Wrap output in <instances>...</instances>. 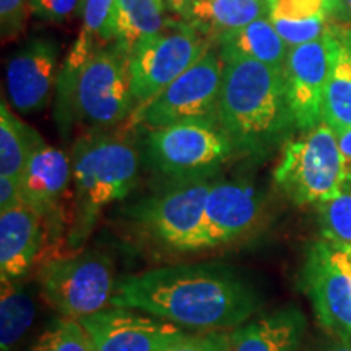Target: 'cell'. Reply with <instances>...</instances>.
I'll list each match as a JSON object with an SVG mask.
<instances>
[{
    "label": "cell",
    "instance_id": "f35d334b",
    "mask_svg": "<svg viewBox=\"0 0 351 351\" xmlns=\"http://www.w3.org/2000/svg\"><path fill=\"white\" fill-rule=\"evenodd\" d=\"M262 3H265L267 7H270V8H274V5H275V0H261Z\"/></svg>",
    "mask_w": 351,
    "mask_h": 351
},
{
    "label": "cell",
    "instance_id": "2e32d148",
    "mask_svg": "<svg viewBox=\"0 0 351 351\" xmlns=\"http://www.w3.org/2000/svg\"><path fill=\"white\" fill-rule=\"evenodd\" d=\"M72 174V160L59 148L43 143L33 152L21 174L20 186L25 205L43 219L57 212L59 200L67 191Z\"/></svg>",
    "mask_w": 351,
    "mask_h": 351
},
{
    "label": "cell",
    "instance_id": "8992f818",
    "mask_svg": "<svg viewBox=\"0 0 351 351\" xmlns=\"http://www.w3.org/2000/svg\"><path fill=\"white\" fill-rule=\"evenodd\" d=\"M147 160L174 184L208 181L232 155L231 140L218 119H197L148 130Z\"/></svg>",
    "mask_w": 351,
    "mask_h": 351
},
{
    "label": "cell",
    "instance_id": "f546056e",
    "mask_svg": "<svg viewBox=\"0 0 351 351\" xmlns=\"http://www.w3.org/2000/svg\"><path fill=\"white\" fill-rule=\"evenodd\" d=\"M29 13V0H0V34L3 41L23 33Z\"/></svg>",
    "mask_w": 351,
    "mask_h": 351
},
{
    "label": "cell",
    "instance_id": "836d02e7",
    "mask_svg": "<svg viewBox=\"0 0 351 351\" xmlns=\"http://www.w3.org/2000/svg\"><path fill=\"white\" fill-rule=\"evenodd\" d=\"M328 21L351 28V0H337L328 12Z\"/></svg>",
    "mask_w": 351,
    "mask_h": 351
},
{
    "label": "cell",
    "instance_id": "60d3db41",
    "mask_svg": "<svg viewBox=\"0 0 351 351\" xmlns=\"http://www.w3.org/2000/svg\"><path fill=\"white\" fill-rule=\"evenodd\" d=\"M348 256H350V265H351V252H348Z\"/></svg>",
    "mask_w": 351,
    "mask_h": 351
},
{
    "label": "cell",
    "instance_id": "e0dca14e",
    "mask_svg": "<svg viewBox=\"0 0 351 351\" xmlns=\"http://www.w3.org/2000/svg\"><path fill=\"white\" fill-rule=\"evenodd\" d=\"M43 217L28 205L0 213V276L16 282L43 249Z\"/></svg>",
    "mask_w": 351,
    "mask_h": 351
},
{
    "label": "cell",
    "instance_id": "83f0119b",
    "mask_svg": "<svg viewBox=\"0 0 351 351\" xmlns=\"http://www.w3.org/2000/svg\"><path fill=\"white\" fill-rule=\"evenodd\" d=\"M271 19V16H270ZM275 29L278 32L283 41L288 44V47H298L302 44L317 41L327 33L330 21L328 16H314L307 20H283V19H271Z\"/></svg>",
    "mask_w": 351,
    "mask_h": 351
},
{
    "label": "cell",
    "instance_id": "ffe728a7",
    "mask_svg": "<svg viewBox=\"0 0 351 351\" xmlns=\"http://www.w3.org/2000/svg\"><path fill=\"white\" fill-rule=\"evenodd\" d=\"M168 23L163 0H116L103 44H116L130 54L142 39L160 33Z\"/></svg>",
    "mask_w": 351,
    "mask_h": 351
},
{
    "label": "cell",
    "instance_id": "277c9868",
    "mask_svg": "<svg viewBox=\"0 0 351 351\" xmlns=\"http://www.w3.org/2000/svg\"><path fill=\"white\" fill-rule=\"evenodd\" d=\"M70 160L78 223L85 231L101 210L129 195L138 178L140 153L124 134L93 130L75 140Z\"/></svg>",
    "mask_w": 351,
    "mask_h": 351
},
{
    "label": "cell",
    "instance_id": "7402d4cb",
    "mask_svg": "<svg viewBox=\"0 0 351 351\" xmlns=\"http://www.w3.org/2000/svg\"><path fill=\"white\" fill-rule=\"evenodd\" d=\"M322 122L333 134L351 129V57L332 23V59L322 96Z\"/></svg>",
    "mask_w": 351,
    "mask_h": 351
},
{
    "label": "cell",
    "instance_id": "7a4b0ae2",
    "mask_svg": "<svg viewBox=\"0 0 351 351\" xmlns=\"http://www.w3.org/2000/svg\"><path fill=\"white\" fill-rule=\"evenodd\" d=\"M217 119L236 155L265 158L298 129L282 70L251 59L225 60Z\"/></svg>",
    "mask_w": 351,
    "mask_h": 351
},
{
    "label": "cell",
    "instance_id": "7c38bea8",
    "mask_svg": "<svg viewBox=\"0 0 351 351\" xmlns=\"http://www.w3.org/2000/svg\"><path fill=\"white\" fill-rule=\"evenodd\" d=\"M332 59V23L317 41L289 49L283 69L285 90L298 129L322 124V96Z\"/></svg>",
    "mask_w": 351,
    "mask_h": 351
},
{
    "label": "cell",
    "instance_id": "603a6c76",
    "mask_svg": "<svg viewBox=\"0 0 351 351\" xmlns=\"http://www.w3.org/2000/svg\"><path fill=\"white\" fill-rule=\"evenodd\" d=\"M44 140L19 117L13 116L5 101L0 104V176L21 179L25 166Z\"/></svg>",
    "mask_w": 351,
    "mask_h": 351
},
{
    "label": "cell",
    "instance_id": "4fadbf2b",
    "mask_svg": "<svg viewBox=\"0 0 351 351\" xmlns=\"http://www.w3.org/2000/svg\"><path fill=\"white\" fill-rule=\"evenodd\" d=\"M60 44L52 36H33L7 62L5 83L10 106L16 112H36L47 106L59 80Z\"/></svg>",
    "mask_w": 351,
    "mask_h": 351
},
{
    "label": "cell",
    "instance_id": "8fae6325",
    "mask_svg": "<svg viewBox=\"0 0 351 351\" xmlns=\"http://www.w3.org/2000/svg\"><path fill=\"white\" fill-rule=\"evenodd\" d=\"M301 288L317 322L330 335L351 340V265L348 252L317 241L307 247Z\"/></svg>",
    "mask_w": 351,
    "mask_h": 351
},
{
    "label": "cell",
    "instance_id": "52a82bcc",
    "mask_svg": "<svg viewBox=\"0 0 351 351\" xmlns=\"http://www.w3.org/2000/svg\"><path fill=\"white\" fill-rule=\"evenodd\" d=\"M213 47L191 25L168 19L160 33L140 41L129 54L135 108L147 104Z\"/></svg>",
    "mask_w": 351,
    "mask_h": 351
},
{
    "label": "cell",
    "instance_id": "5bb4252c",
    "mask_svg": "<svg viewBox=\"0 0 351 351\" xmlns=\"http://www.w3.org/2000/svg\"><path fill=\"white\" fill-rule=\"evenodd\" d=\"M78 320L95 351H165L184 335L174 324L130 313L124 307H104Z\"/></svg>",
    "mask_w": 351,
    "mask_h": 351
},
{
    "label": "cell",
    "instance_id": "8d00e7d4",
    "mask_svg": "<svg viewBox=\"0 0 351 351\" xmlns=\"http://www.w3.org/2000/svg\"><path fill=\"white\" fill-rule=\"evenodd\" d=\"M337 138H339V147H340V152L341 155H343L346 165H351V129L343 132V134L337 135Z\"/></svg>",
    "mask_w": 351,
    "mask_h": 351
},
{
    "label": "cell",
    "instance_id": "30bf717a",
    "mask_svg": "<svg viewBox=\"0 0 351 351\" xmlns=\"http://www.w3.org/2000/svg\"><path fill=\"white\" fill-rule=\"evenodd\" d=\"M208 181L178 182L130 210L132 218L153 239L179 252L205 249V204Z\"/></svg>",
    "mask_w": 351,
    "mask_h": 351
},
{
    "label": "cell",
    "instance_id": "5b68a950",
    "mask_svg": "<svg viewBox=\"0 0 351 351\" xmlns=\"http://www.w3.org/2000/svg\"><path fill=\"white\" fill-rule=\"evenodd\" d=\"M348 178L350 166L341 155L339 138L324 122L283 145L282 160L274 173L280 191L300 207L332 199Z\"/></svg>",
    "mask_w": 351,
    "mask_h": 351
},
{
    "label": "cell",
    "instance_id": "e575fe53",
    "mask_svg": "<svg viewBox=\"0 0 351 351\" xmlns=\"http://www.w3.org/2000/svg\"><path fill=\"white\" fill-rule=\"evenodd\" d=\"M163 2H165L166 12L173 13L174 16H178V19L182 20L197 0H163Z\"/></svg>",
    "mask_w": 351,
    "mask_h": 351
},
{
    "label": "cell",
    "instance_id": "ab89813d",
    "mask_svg": "<svg viewBox=\"0 0 351 351\" xmlns=\"http://www.w3.org/2000/svg\"><path fill=\"white\" fill-rule=\"evenodd\" d=\"M337 0H327V15H328V12H330V8L333 7V3H335Z\"/></svg>",
    "mask_w": 351,
    "mask_h": 351
},
{
    "label": "cell",
    "instance_id": "b9f144b4",
    "mask_svg": "<svg viewBox=\"0 0 351 351\" xmlns=\"http://www.w3.org/2000/svg\"><path fill=\"white\" fill-rule=\"evenodd\" d=\"M350 173H351V165H350Z\"/></svg>",
    "mask_w": 351,
    "mask_h": 351
},
{
    "label": "cell",
    "instance_id": "74e56055",
    "mask_svg": "<svg viewBox=\"0 0 351 351\" xmlns=\"http://www.w3.org/2000/svg\"><path fill=\"white\" fill-rule=\"evenodd\" d=\"M337 29H339V34H340L341 41L345 43L346 49H348L350 57H351V28H350V26H340V25H337Z\"/></svg>",
    "mask_w": 351,
    "mask_h": 351
},
{
    "label": "cell",
    "instance_id": "ba28073f",
    "mask_svg": "<svg viewBox=\"0 0 351 351\" xmlns=\"http://www.w3.org/2000/svg\"><path fill=\"white\" fill-rule=\"evenodd\" d=\"M223 72L225 62L213 46L156 98L135 108L130 125L155 130L186 121L217 119Z\"/></svg>",
    "mask_w": 351,
    "mask_h": 351
},
{
    "label": "cell",
    "instance_id": "d6a6232c",
    "mask_svg": "<svg viewBox=\"0 0 351 351\" xmlns=\"http://www.w3.org/2000/svg\"><path fill=\"white\" fill-rule=\"evenodd\" d=\"M25 205L19 179L0 176V213Z\"/></svg>",
    "mask_w": 351,
    "mask_h": 351
},
{
    "label": "cell",
    "instance_id": "4316f807",
    "mask_svg": "<svg viewBox=\"0 0 351 351\" xmlns=\"http://www.w3.org/2000/svg\"><path fill=\"white\" fill-rule=\"evenodd\" d=\"M114 3L116 0H85V8L82 13L83 25L77 43L88 49L103 44V36L111 19Z\"/></svg>",
    "mask_w": 351,
    "mask_h": 351
},
{
    "label": "cell",
    "instance_id": "cb8c5ba5",
    "mask_svg": "<svg viewBox=\"0 0 351 351\" xmlns=\"http://www.w3.org/2000/svg\"><path fill=\"white\" fill-rule=\"evenodd\" d=\"M36 309L33 298L15 282H2L0 298V348L8 351L32 327Z\"/></svg>",
    "mask_w": 351,
    "mask_h": 351
},
{
    "label": "cell",
    "instance_id": "d4e9b609",
    "mask_svg": "<svg viewBox=\"0 0 351 351\" xmlns=\"http://www.w3.org/2000/svg\"><path fill=\"white\" fill-rule=\"evenodd\" d=\"M315 208L324 241L339 251L351 252V173L339 194L320 202Z\"/></svg>",
    "mask_w": 351,
    "mask_h": 351
},
{
    "label": "cell",
    "instance_id": "484cf974",
    "mask_svg": "<svg viewBox=\"0 0 351 351\" xmlns=\"http://www.w3.org/2000/svg\"><path fill=\"white\" fill-rule=\"evenodd\" d=\"M33 351H95L78 319L64 317L39 337Z\"/></svg>",
    "mask_w": 351,
    "mask_h": 351
},
{
    "label": "cell",
    "instance_id": "9a60e30c",
    "mask_svg": "<svg viewBox=\"0 0 351 351\" xmlns=\"http://www.w3.org/2000/svg\"><path fill=\"white\" fill-rule=\"evenodd\" d=\"M262 197L243 182H215L205 204V249L243 239L262 218Z\"/></svg>",
    "mask_w": 351,
    "mask_h": 351
},
{
    "label": "cell",
    "instance_id": "44dd1931",
    "mask_svg": "<svg viewBox=\"0 0 351 351\" xmlns=\"http://www.w3.org/2000/svg\"><path fill=\"white\" fill-rule=\"evenodd\" d=\"M265 16H271V8L261 0H197L182 20L215 43L221 34Z\"/></svg>",
    "mask_w": 351,
    "mask_h": 351
},
{
    "label": "cell",
    "instance_id": "9c48e42d",
    "mask_svg": "<svg viewBox=\"0 0 351 351\" xmlns=\"http://www.w3.org/2000/svg\"><path fill=\"white\" fill-rule=\"evenodd\" d=\"M39 287L44 300L64 317H86L111 302L116 289L112 261L95 251L56 258L43 267Z\"/></svg>",
    "mask_w": 351,
    "mask_h": 351
},
{
    "label": "cell",
    "instance_id": "4dcf8cb0",
    "mask_svg": "<svg viewBox=\"0 0 351 351\" xmlns=\"http://www.w3.org/2000/svg\"><path fill=\"white\" fill-rule=\"evenodd\" d=\"M327 15V0H275L271 19L307 20Z\"/></svg>",
    "mask_w": 351,
    "mask_h": 351
},
{
    "label": "cell",
    "instance_id": "f1b7e54d",
    "mask_svg": "<svg viewBox=\"0 0 351 351\" xmlns=\"http://www.w3.org/2000/svg\"><path fill=\"white\" fill-rule=\"evenodd\" d=\"M32 15L47 23H64L73 15H82L85 0H29Z\"/></svg>",
    "mask_w": 351,
    "mask_h": 351
},
{
    "label": "cell",
    "instance_id": "6da1fadb",
    "mask_svg": "<svg viewBox=\"0 0 351 351\" xmlns=\"http://www.w3.org/2000/svg\"><path fill=\"white\" fill-rule=\"evenodd\" d=\"M109 304L142 311L178 327L219 332L247 322L261 298L230 267L184 263L119 278Z\"/></svg>",
    "mask_w": 351,
    "mask_h": 351
},
{
    "label": "cell",
    "instance_id": "d6986e66",
    "mask_svg": "<svg viewBox=\"0 0 351 351\" xmlns=\"http://www.w3.org/2000/svg\"><path fill=\"white\" fill-rule=\"evenodd\" d=\"M213 44L223 62L231 59H251L282 72L289 54L288 44L275 29L270 16L221 34Z\"/></svg>",
    "mask_w": 351,
    "mask_h": 351
},
{
    "label": "cell",
    "instance_id": "d590c367",
    "mask_svg": "<svg viewBox=\"0 0 351 351\" xmlns=\"http://www.w3.org/2000/svg\"><path fill=\"white\" fill-rule=\"evenodd\" d=\"M320 351H351V340L345 339V337L330 335L328 343Z\"/></svg>",
    "mask_w": 351,
    "mask_h": 351
},
{
    "label": "cell",
    "instance_id": "1f68e13d",
    "mask_svg": "<svg viewBox=\"0 0 351 351\" xmlns=\"http://www.w3.org/2000/svg\"><path fill=\"white\" fill-rule=\"evenodd\" d=\"M230 333L208 332L205 335H184L165 351H228Z\"/></svg>",
    "mask_w": 351,
    "mask_h": 351
},
{
    "label": "cell",
    "instance_id": "ac0fdd59",
    "mask_svg": "<svg viewBox=\"0 0 351 351\" xmlns=\"http://www.w3.org/2000/svg\"><path fill=\"white\" fill-rule=\"evenodd\" d=\"M306 326L300 307H282L236 327L230 333L228 351H300Z\"/></svg>",
    "mask_w": 351,
    "mask_h": 351
},
{
    "label": "cell",
    "instance_id": "3957f363",
    "mask_svg": "<svg viewBox=\"0 0 351 351\" xmlns=\"http://www.w3.org/2000/svg\"><path fill=\"white\" fill-rule=\"evenodd\" d=\"M56 86V121L64 132L78 121L111 129L135 111L129 54L112 43L95 49L73 44Z\"/></svg>",
    "mask_w": 351,
    "mask_h": 351
}]
</instances>
